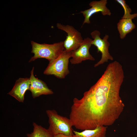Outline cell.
<instances>
[{
	"label": "cell",
	"mask_w": 137,
	"mask_h": 137,
	"mask_svg": "<svg viewBox=\"0 0 137 137\" xmlns=\"http://www.w3.org/2000/svg\"><path fill=\"white\" fill-rule=\"evenodd\" d=\"M124 77L119 62L115 61L109 64L100 78L81 98L73 99L69 115L73 126L83 130L112 125L125 107L119 95Z\"/></svg>",
	"instance_id": "cell-1"
},
{
	"label": "cell",
	"mask_w": 137,
	"mask_h": 137,
	"mask_svg": "<svg viewBox=\"0 0 137 137\" xmlns=\"http://www.w3.org/2000/svg\"><path fill=\"white\" fill-rule=\"evenodd\" d=\"M31 53L34 55L29 62L33 61L38 58H45L50 62L57 58L65 50L63 42L60 41L52 44H39L31 41Z\"/></svg>",
	"instance_id": "cell-2"
},
{
	"label": "cell",
	"mask_w": 137,
	"mask_h": 137,
	"mask_svg": "<svg viewBox=\"0 0 137 137\" xmlns=\"http://www.w3.org/2000/svg\"><path fill=\"white\" fill-rule=\"evenodd\" d=\"M46 113L48 118V130L54 136L62 134L69 136H73V126L70 118L58 114L55 110H47Z\"/></svg>",
	"instance_id": "cell-3"
},
{
	"label": "cell",
	"mask_w": 137,
	"mask_h": 137,
	"mask_svg": "<svg viewBox=\"0 0 137 137\" xmlns=\"http://www.w3.org/2000/svg\"><path fill=\"white\" fill-rule=\"evenodd\" d=\"M72 56V52L64 50L57 58L49 62L44 71V74L54 75L59 78H65L70 72L68 68L69 60Z\"/></svg>",
	"instance_id": "cell-4"
},
{
	"label": "cell",
	"mask_w": 137,
	"mask_h": 137,
	"mask_svg": "<svg viewBox=\"0 0 137 137\" xmlns=\"http://www.w3.org/2000/svg\"><path fill=\"white\" fill-rule=\"evenodd\" d=\"M57 27L59 29L65 31L67 34L66 39L63 42V46L66 51L72 52L75 50L83 42V39L81 33L73 26L57 23Z\"/></svg>",
	"instance_id": "cell-5"
},
{
	"label": "cell",
	"mask_w": 137,
	"mask_h": 137,
	"mask_svg": "<svg viewBox=\"0 0 137 137\" xmlns=\"http://www.w3.org/2000/svg\"><path fill=\"white\" fill-rule=\"evenodd\" d=\"M100 32L95 30L92 32L91 35L93 39L92 41V45H93L97 48V52H100L101 54V59L94 65L95 67L107 62L109 60H113V58L110 55L109 51L110 44L108 41L109 36L106 35L103 39L100 37Z\"/></svg>",
	"instance_id": "cell-6"
},
{
	"label": "cell",
	"mask_w": 137,
	"mask_h": 137,
	"mask_svg": "<svg viewBox=\"0 0 137 137\" xmlns=\"http://www.w3.org/2000/svg\"><path fill=\"white\" fill-rule=\"evenodd\" d=\"M92 40L89 37L84 39L80 46L76 50L72 52V58L70 60L72 64H78L87 60H95L89 51V49L92 45Z\"/></svg>",
	"instance_id": "cell-7"
},
{
	"label": "cell",
	"mask_w": 137,
	"mask_h": 137,
	"mask_svg": "<svg viewBox=\"0 0 137 137\" xmlns=\"http://www.w3.org/2000/svg\"><path fill=\"white\" fill-rule=\"evenodd\" d=\"M107 3V0L91 2L89 4L91 7L90 8L80 11V13L83 14L84 17L82 25L85 23L90 24V17L93 14L97 12H101L102 15L104 16H110L111 12L106 6Z\"/></svg>",
	"instance_id": "cell-8"
},
{
	"label": "cell",
	"mask_w": 137,
	"mask_h": 137,
	"mask_svg": "<svg viewBox=\"0 0 137 137\" xmlns=\"http://www.w3.org/2000/svg\"><path fill=\"white\" fill-rule=\"evenodd\" d=\"M34 67L30 72L29 78L30 85L29 90L31 92L33 98L38 97L42 95H48L53 93L46 84L42 80L36 77L34 75Z\"/></svg>",
	"instance_id": "cell-9"
},
{
	"label": "cell",
	"mask_w": 137,
	"mask_h": 137,
	"mask_svg": "<svg viewBox=\"0 0 137 137\" xmlns=\"http://www.w3.org/2000/svg\"><path fill=\"white\" fill-rule=\"evenodd\" d=\"M30 85L29 78H19L16 80L12 89L8 94L19 101L23 102L25 93L27 90H29Z\"/></svg>",
	"instance_id": "cell-10"
},
{
	"label": "cell",
	"mask_w": 137,
	"mask_h": 137,
	"mask_svg": "<svg viewBox=\"0 0 137 137\" xmlns=\"http://www.w3.org/2000/svg\"><path fill=\"white\" fill-rule=\"evenodd\" d=\"M107 126H101L93 129H87L79 132L73 130L74 137H105Z\"/></svg>",
	"instance_id": "cell-11"
},
{
	"label": "cell",
	"mask_w": 137,
	"mask_h": 137,
	"mask_svg": "<svg viewBox=\"0 0 137 137\" xmlns=\"http://www.w3.org/2000/svg\"><path fill=\"white\" fill-rule=\"evenodd\" d=\"M132 20L122 18L117 23V29L121 39H124L127 34L135 28V25L132 22Z\"/></svg>",
	"instance_id": "cell-12"
},
{
	"label": "cell",
	"mask_w": 137,
	"mask_h": 137,
	"mask_svg": "<svg viewBox=\"0 0 137 137\" xmlns=\"http://www.w3.org/2000/svg\"><path fill=\"white\" fill-rule=\"evenodd\" d=\"M32 132L27 134V137H54L48 129H47L35 123H33Z\"/></svg>",
	"instance_id": "cell-13"
},
{
	"label": "cell",
	"mask_w": 137,
	"mask_h": 137,
	"mask_svg": "<svg viewBox=\"0 0 137 137\" xmlns=\"http://www.w3.org/2000/svg\"><path fill=\"white\" fill-rule=\"evenodd\" d=\"M116 1L120 4L123 7L124 13L122 18L124 19H132L137 16V13L131 14L132 11L131 9L126 3L124 0H116Z\"/></svg>",
	"instance_id": "cell-14"
},
{
	"label": "cell",
	"mask_w": 137,
	"mask_h": 137,
	"mask_svg": "<svg viewBox=\"0 0 137 137\" xmlns=\"http://www.w3.org/2000/svg\"><path fill=\"white\" fill-rule=\"evenodd\" d=\"M54 137H74L73 136H69L62 134H59L54 136Z\"/></svg>",
	"instance_id": "cell-15"
}]
</instances>
